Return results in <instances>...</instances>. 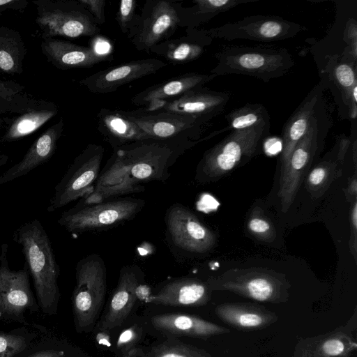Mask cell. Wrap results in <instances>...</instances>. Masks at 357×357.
I'll return each mask as SVG.
<instances>
[{
    "label": "cell",
    "instance_id": "obj_1",
    "mask_svg": "<svg viewBox=\"0 0 357 357\" xmlns=\"http://www.w3.org/2000/svg\"><path fill=\"white\" fill-rule=\"evenodd\" d=\"M20 245L31 273L39 304L44 312L56 310L60 293V270L50 239L41 222L33 219L20 225L13 234Z\"/></svg>",
    "mask_w": 357,
    "mask_h": 357
},
{
    "label": "cell",
    "instance_id": "obj_2",
    "mask_svg": "<svg viewBox=\"0 0 357 357\" xmlns=\"http://www.w3.org/2000/svg\"><path fill=\"white\" fill-rule=\"evenodd\" d=\"M213 56L217 64L210 73L248 75L265 83L284 76L295 66L287 49L273 45H223Z\"/></svg>",
    "mask_w": 357,
    "mask_h": 357
},
{
    "label": "cell",
    "instance_id": "obj_3",
    "mask_svg": "<svg viewBox=\"0 0 357 357\" xmlns=\"http://www.w3.org/2000/svg\"><path fill=\"white\" fill-rule=\"evenodd\" d=\"M269 134L270 125L231 131L204 153L195 179L202 183L215 181L249 161L263 150Z\"/></svg>",
    "mask_w": 357,
    "mask_h": 357
},
{
    "label": "cell",
    "instance_id": "obj_4",
    "mask_svg": "<svg viewBox=\"0 0 357 357\" xmlns=\"http://www.w3.org/2000/svg\"><path fill=\"white\" fill-rule=\"evenodd\" d=\"M331 120L323 98L308 128L295 146L284 172L280 177L278 197L282 211L286 213L292 204L302 179L319 158L331 127Z\"/></svg>",
    "mask_w": 357,
    "mask_h": 357
},
{
    "label": "cell",
    "instance_id": "obj_5",
    "mask_svg": "<svg viewBox=\"0 0 357 357\" xmlns=\"http://www.w3.org/2000/svg\"><path fill=\"white\" fill-rule=\"evenodd\" d=\"M124 112L151 139L167 142L184 151L201 142L211 124L199 116L168 111L140 108Z\"/></svg>",
    "mask_w": 357,
    "mask_h": 357
},
{
    "label": "cell",
    "instance_id": "obj_6",
    "mask_svg": "<svg viewBox=\"0 0 357 357\" xmlns=\"http://www.w3.org/2000/svg\"><path fill=\"white\" fill-rule=\"evenodd\" d=\"M212 291H227L256 301L280 304L289 298L285 275L264 268H235L206 282Z\"/></svg>",
    "mask_w": 357,
    "mask_h": 357
},
{
    "label": "cell",
    "instance_id": "obj_7",
    "mask_svg": "<svg viewBox=\"0 0 357 357\" xmlns=\"http://www.w3.org/2000/svg\"><path fill=\"white\" fill-rule=\"evenodd\" d=\"M106 271L103 259L96 253L81 259L76 265L72 301L79 332L90 331L99 317L106 294Z\"/></svg>",
    "mask_w": 357,
    "mask_h": 357
},
{
    "label": "cell",
    "instance_id": "obj_8",
    "mask_svg": "<svg viewBox=\"0 0 357 357\" xmlns=\"http://www.w3.org/2000/svg\"><path fill=\"white\" fill-rule=\"evenodd\" d=\"M33 3L43 40L58 36H93L100 32L92 15L78 0H37Z\"/></svg>",
    "mask_w": 357,
    "mask_h": 357
},
{
    "label": "cell",
    "instance_id": "obj_9",
    "mask_svg": "<svg viewBox=\"0 0 357 357\" xmlns=\"http://www.w3.org/2000/svg\"><path fill=\"white\" fill-rule=\"evenodd\" d=\"M142 199L121 197L102 202L80 205L61 213L58 223L72 234L98 231L133 219L144 208Z\"/></svg>",
    "mask_w": 357,
    "mask_h": 357
},
{
    "label": "cell",
    "instance_id": "obj_10",
    "mask_svg": "<svg viewBox=\"0 0 357 357\" xmlns=\"http://www.w3.org/2000/svg\"><path fill=\"white\" fill-rule=\"evenodd\" d=\"M137 183L165 182L170 176L169 168L184 151L167 142L144 139L114 149Z\"/></svg>",
    "mask_w": 357,
    "mask_h": 357
},
{
    "label": "cell",
    "instance_id": "obj_11",
    "mask_svg": "<svg viewBox=\"0 0 357 357\" xmlns=\"http://www.w3.org/2000/svg\"><path fill=\"white\" fill-rule=\"evenodd\" d=\"M104 153V147L96 144H89L82 150L55 186L47 208L48 212H54L91 193L100 172Z\"/></svg>",
    "mask_w": 357,
    "mask_h": 357
},
{
    "label": "cell",
    "instance_id": "obj_12",
    "mask_svg": "<svg viewBox=\"0 0 357 357\" xmlns=\"http://www.w3.org/2000/svg\"><path fill=\"white\" fill-rule=\"evenodd\" d=\"M306 29L305 26L280 16L256 15L219 26L198 31L211 40L220 38L231 41L243 39L273 42L293 38Z\"/></svg>",
    "mask_w": 357,
    "mask_h": 357
},
{
    "label": "cell",
    "instance_id": "obj_13",
    "mask_svg": "<svg viewBox=\"0 0 357 357\" xmlns=\"http://www.w3.org/2000/svg\"><path fill=\"white\" fill-rule=\"evenodd\" d=\"M178 27L175 1L147 0L127 37L136 50L150 53L156 45L169 39Z\"/></svg>",
    "mask_w": 357,
    "mask_h": 357
},
{
    "label": "cell",
    "instance_id": "obj_14",
    "mask_svg": "<svg viewBox=\"0 0 357 357\" xmlns=\"http://www.w3.org/2000/svg\"><path fill=\"white\" fill-rule=\"evenodd\" d=\"M166 235L171 245L182 252L205 254L213 249L216 236L188 208L174 204L166 211Z\"/></svg>",
    "mask_w": 357,
    "mask_h": 357
},
{
    "label": "cell",
    "instance_id": "obj_15",
    "mask_svg": "<svg viewBox=\"0 0 357 357\" xmlns=\"http://www.w3.org/2000/svg\"><path fill=\"white\" fill-rule=\"evenodd\" d=\"M319 75L337 106L341 119L354 121L357 116V65L340 59L337 54L323 56Z\"/></svg>",
    "mask_w": 357,
    "mask_h": 357
},
{
    "label": "cell",
    "instance_id": "obj_16",
    "mask_svg": "<svg viewBox=\"0 0 357 357\" xmlns=\"http://www.w3.org/2000/svg\"><path fill=\"white\" fill-rule=\"evenodd\" d=\"M356 308L347 324L324 334L301 337L295 344L292 357H351L357 349Z\"/></svg>",
    "mask_w": 357,
    "mask_h": 357
},
{
    "label": "cell",
    "instance_id": "obj_17",
    "mask_svg": "<svg viewBox=\"0 0 357 357\" xmlns=\"http://www.w3.org/2000/svg\"><path fill=\"white\" fill-rule=\"evenodd\" d=\"M167 65L151 58L132 60L98 71L80 80L79 84L93 93H107L147 75L156 73Z\"/></svg>",
    "mask_w": 357,
    "mask_h": 357
},
{
    "label": "cell",
    "instance_id": "obj_18",
    "mask_svg": "<svg viewBox=\"0 0 357 357\" xmlns=\"http://www.w3.org/2000/svg\"><path fill=\"white\" fill-rule=\"evenodd\" d=\"M229 98V92L201 86L191 89L178 98L153 103L142 109L194 115L211 121L224 112Z\"/></svg>",
    "mask_w": 357,
    "mask_h": 357
},
{
    "label": "cell",
    "instance_id": "obj_19",
    "mask_svg": "<svg viewBox=\"0 0 357 357\" xmlns=\"http://www.w3.org/2000/svg\"><path fill=\"white\" fill-rule=\"evenodd\" d=\"M144 190L142 184L136 183L130 177L121 158L114 151L100 170L91 193L81 199L77 204H93Z\"/></svg>",
    "mask_w": 357,
    "mask_h": 357
},
{
    "label": "cell",
    "instance_id": "obj_20",
    "mask_svg": "<svg viewBox=\"0 0 357 357\" xmlns=\"http://www.w3.org/2000/svg\"><path fill=\"white\" fill-rule=\"evenodd\" d=\"M144 273L137 265H126L120 271L117 285L109 301L100 328L109 331L121 326L129 315L142 285Z\"/></svg>",
    "mask_w": 357,
    "mask_h": 357
},
{
    "label": "cell",
    "instance_id": "obj_21",
    "mask_svg": "<svg viewBox=\"0 0 357 357\" xmlns=\"http://www.w3.org/2000/svg\"><path fill=\"white\" fill-rule=\"evenodd\" d=\"M8 244L3 243L0 252V310L12 314H19L33 305L25 263L18 271L10 269L8 261Z\"/></svg>",
    "mask_w": 357,
    "mask_h": 357
},
{
    "label": "cell",
    "instance_id": "obj_22",
    "mask_svg": "<svg viewBox=\"0 0 357 357\" xmlns=\"http://www.w3.org/2000/svg\"><path fill=\"white\" fill-rule=\"evenodd\" d=\"M325 90L326 85L320 79L286 121L282 131V148L280 157V176L286 169L295 146L306 132L319 103L324 98Z\"/></svg>",
    "mask_w": 357,
    "mask_h": 357
},
{
    "label": "cell",
    "instance_id": "obj_23",
    "mask_svg": "<svg viewBox=\"0 0 357 357\" xmlns=\"http://www.w3.org/2000/svg\"><path fill=\"white\" fill-rule=\"evenodd\" d=\"M40 48L47 61L61 70L91 68L109 59L93 47L56 38L42 40Z\"/></svg>",
    "mask_w": 357,
    "mask_h": 357
},
{
    "label": "cell",
    "instance_id": "obj_24",
    "mask_svg": "<svg viewBox=\"0 0 357 357\" xmlns=\"http://www.w3.org/2000/svg\"><path fill=\"white\" fill-rule=\"evenodd\" d=\"M211 293L206 282L197 278H180L166 283L144 301L166 306L199 307L209 302Z\"/></svg>",
    "mask_w": 357,
    "mask_h": 357
},
{
    "label": "cell",
    "instance_id": "obj_25",
    "mask_svg": "<svg viewBox=\"0 0 357 357\" xmlns=\"http://www.w3.org/2000/svg\"><path fill=\"white\" fill-rule=\"evenodd\" d=\"M63 127V119L61 117L36 139L19 162L0 174V185L23 176L50 160L56 151Z\"/></svg>",
    "mask_w": 357,
    "mask_h": 357
},
{
    "label": "cell",
    "instance_id": "obj_26",
    "mask_svg": "<svg viewBox=\"0 0 357 357\" xmlns=\"http://www.w3.org/2000/svg\"><path fill=\"white\" fill-rule=\"evenodd\" d=\"M215 314L230 327L243 332L262 330L278 321L274 312L256 303H224L215 307Z\"/></svg>",
    "mask_w": 357,
    "mask_h": 357
},
{
    "label": "cell",
    "instance_id": "obj_27",
    "mask_svg": "<svg viewBox=\"0 0 357 357\" xmlns=\"http://www.w3.org/2000/svg\"><path fill=\"white\" fill-rule=\"evenodd\" d=\"M151 321L157 330L179 336L208 339L230 332L226 327L195 315L183 313L157 314L152 317Z\"/></svg>",
    "mask_w": 357,
    "mask_h": 357
},
{
    "label": "cell",
    "instance_id": "obj_28",
    "mask_svg": "<svg viewBox=\"0 0 357 357\" xmlns=\"http://www.w3.org/2000/svg\"><path fill=\"white\" fill-rule=\"evenodd\" d=\"M216 77L211 73H188L145 89L135 94L131 102L142 108L153 103L172 100L191 89L203 86Z\"/></svg>",
    "mask_w": 357,
    "mask_h": 357
},
{
    "label": "cell",
    "instance_id": "obj_29",
    "mask_svg": "<svg viewBox=\"0 0 357 357\" xmlns=\"http://www.w3.org/2000/svg\"><path fill=\"white\" fill-rule=\"evenodd\" d=\"M97 130L113 149L131 142L151 139L124 110L101 108L97 115Z\"/></svg>",
    "mask_w": 357,
    "mask_h": 357
},
{
    "label": "cell",
    "instance_id": "obj_30",
    "mask_svg": "<svg viewBox=\"0 0 357 357\" xmlns=\"http://www.w3.org/2000/svg\"><path fill=\"white\" fill-rule=\"evenodd\" d=\"M186 32V36L169 38L158 43L150 53L164 57L173 65L184 64L197 59L213 40L200 33L197 29H187Z\"/></svg>",
    "mask_w": 357,
    "mask_h": 357
},
{
    "label": "cell",
    "instance_id": "obj_31",
    "mask_svg": "<svg viewBox=\"0 0 357 357\" xmlns=\"http://www.w3.org/2000/svg\"><path fill=\"white\" fill-rule=\"evenodd\" d=\"M58 113L56 105L51 101L37 99L34 105L7 122L1 142L19 140L40 128Z\"/></svg>",
    "mask_w": 357,
    "mask_h": 357
},
{
    "label": "cell",
    "instance_id": "obj_32",
    "mask_svg": "<svg viewBox=\"0 0 357 357\" xmlns=\"http://www.w3.org/2000/svg\"><path fill=\"white\" fill-rule=\"evenodd\" d=\"M256 1L257 0H194L192 6L188 7H183L181 2L175 1L179 27L197 29L221 13L238 5Z\"/></svg>",
    "mask_w": 357,
    "mask_h": 357
},
{
    "label": "cell",
    "instance_id": "obj_33",
    "mask_svg": "<svg viewBox=\"0 0 357 357\" xmlns=\"http://www.w3.org/2000/svg\"><path fill=\"white\" fill-rule=\"evenodd\" d=\"M27 48L20 33L14 29L0 26V73L20 75Z\"/></svg>",
    "mask_w": 357,
    "mask_h": 357
},
{
    "label": "cell",
    "instance_id": "obj_34",
    "mask_svg": "<svg viewBox=\"0 0 357 357\" xmlns=\"http://www.w3.org/2000/svg\"><path fill=\"white\" fill-rule=\"evenodd\" d=\"M342 165L337 160V143L319 163L308 172L305 186L314 198H319L327 190L332 182L340 176Z\"/></svg>",
    "mask_w": 357,
    "mask_h": 357
},
{
    "label": "cell",
    "instance_id": "obj_35",
    "mask_svg": "<svg viewBox=\"0 0 357 357\" xmlns=\"http://www.w3.org/2000/svg\"><path fill=\"white\" fill-rule=\"evenodd\" d=\"M36 100L23 85L13 80H0V128L9 121L10 114H22Z\"/></svg>",
    "mask_w": 357,
    "mask_h": 357
},
{
    "label": "cell",
    "instance_id": "obj_36",
    "mask_svg": "<svg viewBox=\"0 0 357 357\" xmlns=\"http://www.w3.org/2000/svg\"><path fill=\"white\" fill-rule=\"evenodd\" d=\"M227 126L211 132L203 140L208 139L225 131L240 130L247 128L270 125V116L268 110L261 103H247L231 110L225 115Z\"/></svg>",
    "mask_w": 357,
    "mask_h": 357
},
{
    "label": "cell",
    "instance_id": "obj_37",
    "mask_svg": "<svg viewBox=\"0 0 357 357\" xmlns=\"http://www.w3.org/2000/svg\"><path fill=\"white\" fill-rule=\"evenodd\" d=\"M142 357H212L205 349L178 341L167 340L153 347Z\"/></svg>",
    "mask_w": 357,
    "mask_h": 357
},
{
    "label": "cell",
    "instance_id": "obj_38",
    "mask_svg": "<svg viewBox=\"0 0 357 357\" xmlns=\"http://www.w3.org/2000/svg\"><path fill=\"white\" fill-rule=\"evenodd\" d=\"M247 227L252 236L264 242H272L276 231L271 221L259 207H255L249 215Z\"/></svg>",
    "mask_w": 357,
    "mask_h": 357
},
{
    "label": "cell",
    "instance_id": "obj_39",
    "mask_svg": "<svg viewBox=\"0 0 357 357\" xmlns=\"http://www.w3.org/2000/svg\"><path fill=\"white\" fill-rule=\"evenodd\" d=\"M137 1L135 0H122L119 2L115 20L121 31L127 36L137 19Z\"/></svg>",
    "mask_w": 357,
    "mask_h": 357
},
{
    "label": "cell",
    "instance_id": "obj_40",
    "mask_svg": "<svg viewBox=\"0 0 357 357\" xmlns=\"http://www.w3.org/2000/svg\"><path fill=\"white\" fill-rule=\"evenodd\" d=\"M139 335L135 327H130L122 332L117 342V347L123 357H137L142 356V350L137 347Z\"/></svg>",
    "mask_w": 357,
    "mask_h": 357
},
{
    "label": "cell",
    "instance_id": "obj_41",
    "mask_svg": "<svg viewBox=\"0 0 357 357\" xmlns=\"http://www.w3.org/2000/svg\"><path fill=\"white\" fill-rule=\"evenodd\" d=\"M24 338L13 334L0 333V357H13L26 348Z\"/></svg>",
    "mask_w": 357,
    "mask_h": 357
},
{
    "label": "cell",
    "instance_id": "obj_42",
    "mask_svg": "<svg viewBox=\"0 0 357 357\" xmlns=\"http://www.w3.org/2000/svg\"><path fill=\"white\" fill-rule=\"evenodd\" d=\"M90 13L98 25L105 22V0H78Z\"/></svg>",
    "mask_w": 357,
    "mask_h": 357
},
{
    "label": "cell",
    "instance_id": "obj_43",
    "mask_svg": "<svg viewBox=\"0 0 357 357\" xmlns=\"http://www.w3.org/2000/svg\"><path fill=\"white\" fill-rule=\"evenodd\" d=\"M350 210V238L349 245L350 252L355 261L357 259V199L351 204Z\"/></svg>",
    "mask_w": 357,
    "mask_h": 357
},
{
    "label": "cell",
    "instance_id": "obj_44",
    "mask_svg": "<svg viewBox=\"0 0 357 357\" xmlns=\"http://www.w3.org/2000/svg\"><path fill=\"white\" fill-rule=\"evenodd\" d=\"M28 4L26 0H0V14L7 10L22 13Z\"/></svg>",
    "mask_w": 357,
    "mask_h": 357
},
{
    "label": "cell",
    "instance_id": "obj_45",
    "mask_svg": "<svg viewBox=\"0 0 357 357\" xmlns=\"http://www.w3.org/2000/svg\"><path fill=\"white\" fill-rule=\"evenodd\" d=\"M344 193L347 202L350 204L357 199V179L356 174L349 178Z\"/></svg>",
    "mask_w": 357,
    "mask_h": 357
},
{
    "label": "cell",
    "instance_id": "obj_46",
    "mask_svg": "<svg viewBox=\"0 0 357 357\" xmlns=\"http://www.w3.org/2000/svg\"><path fill=\"white\" fill-rule=\"evenodd\" d=\"M282 142L275 138L268 139V140H267L266 138L263 145V149H264L268 155L277 154L278 152L282 151Z\"/></svg>",
    "mask_w": 357,
    "mask_h": 357
},
{
    "label": "cell",
    "instance_id": "obj_47",
    "mask_svg": "<svg viewBox=\"0 0 357 357\" xmlns=\"http://www.w3.org/2000/svg\"><path fill=\"white\" fill-rule=\"evenodd\" d=\"M65 353L61 350H45L36 353L29 357H64Z\"/></svg>",
    "mask_w": 357,
    "mask_h": 357
},
{
    "label": "cell",
    "instance_id": "obj_48",
    "mask_svg": "<svg viewBox=\"0 0 357 357\" xmlns=\"http://www.w3.org/2000/svg\"><path fill=\"white\" fill-rule=\"evenodd\" d=\"M6 156H5V155L0 156V166L1 165V164L5 162V161L6 160Z\"/></svg>",
    "mask_w": 357,
    "mask_h": 357
}]
</instances>
